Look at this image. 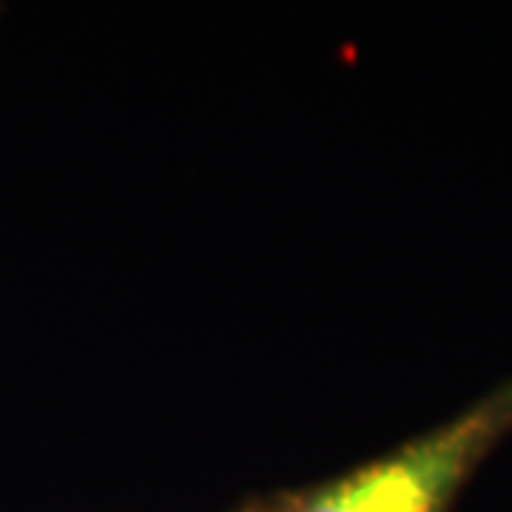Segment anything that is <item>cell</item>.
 Returning <instances> with one entry per match:
<instances>
[{
	"mask_svg": "<svg viewBox=\"0 0 512 512\" xmlns=\"http://www.w3.org/2000/svg\"><path fill=\"white\" fill-rule=\"evenodd\" d=\"M512 430V384L390 456L299 493L259 501V512H450L484 456Z\"/></svg>",
	"mask_w": 512,
	"mask_h": 512,
	"instance_id": "6da1fadb",
	"label": "cell"
},
{
	"mask_svg": "<svg viewBox=\"0 0 512 512\" xmlns=\"http://www.w3.org/2000/svg\"><path fill=\"white\" fill-rule=\"evenodd\" d=\"M242 512H259L256 507H248V510H242Z\"/></svg>",
	"mask_w": 512,
	"mask_h": 512,
	"instance_id": "7a4b0ae2",
	"label": "cell"
}]
</instances>
